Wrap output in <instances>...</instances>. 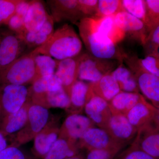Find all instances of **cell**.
<instances>
[{"instance_id":"4316f807","label":"cell","mask_w":159,"mask_h":159,"mask_svg":"<svg viewBox=\"0 0 159 159\" xmlns=\"http://www.w3.org/2000/svg\"><path fill=\"white\" fill-rule=\"evenodd\" d=\"M80 150L77 143L58 138L43 159H66L78 154Z\"/></svg>"},{"instance_id":"ee69618b","label":"cell","mask_w":159,"mask_h":159,"mask_svg":"<svg viewBox=\"0 0 159 159\" xmlns=\"http://www.w3.org/2000/svg\"><path fill=\"white\" fill-rule=\"evenodd\" d=\"M66 159H85V155L80 152L78 154Z\"/></svg>"},{"instance_id":"e0dca14e","label":"cell","mask_w":159,"mask_h":159,"mask_svg":"<svg viewBox=\"0 0 159 159\" xmlns=\"http://www.w3.org/2000/svg\"><path fill=\"white\" fill-rule=\"evenodd\" d=\"M87 116L95 125L105 129L112 116L108 102L93 93L86 103L84 107Z\"/></svg>"},{"instance_id":"603a6c76","label":"cell","mask_w":159,"mask_h":159,"mask_svg":"<svg viewBox=\"0 0 159 159\" xmlns=\"http://www.w3.org/2000/svg\"><path fill=\"white\" fill-rule=\"evenodd\" d=\"M42 2L31 1L28 11L24 17V26L30 32L38 31L45 23L49 15Z\"/></svg>"},{"instance_id":"d6a6232c","label":"cell","mask_w":159,"mask_h":159,"mask_svg":"<svg viewBox=\"0 0 159 159\" xmlns=\"http://www.w3.org/2000/svg\"><path fill=\"white\" fill-rule=\"evenodd\" d=\"M143 46L146 55L152 54L159 56V24L155 26L149 31Z\"/></svg>"},{"instance_id":"ac0fdd59","label":"cell","mask_w":159,"mask_h":159,"mask_svg":"<svg viewBox=\"0 0 159 159\" xmlns=\"http://www.w3.org/2000/svg\"><path fill=\"white\" fill-rule=\"evenodd\" d=\"M79 55L61 60H57L54 74L60 80L63 88L69 96L72 86L78 80Z\"/></svg>"},{"instance_id":"e575fe53","label":"cell","mask_w":159,"mask_h":159,"mask_svg":"<svg viewBox=\"0 0 159 159\" xmlns=\"http://www.w3.org/2000/svg\"><path fill=\"white\" fill-rule=\"evenodd\" d=\"M0 159H35L20 147L9 145L0 152Z\"/></svg>"},{"instance_id":"5b68a950","label":"cell","mask_w":159,"mask_h":159,"mask_svg":"<svg viewBox=\"0 0 159 159\" xmlns=\"http://www.w3.org/2000/svg\"><path fill=\"white\" fill-rule=\"evenodd\" d=\"M78 80L94 83L110 74L122 62L116 60L101 59L88 52L79 55Z\"/></svg>"},{"instance_id":"6da1fadb","label":"cell","mask_w":159,"mask_h":159,"mask_svg":"<svg viewBox=\"0 0 159 159\" xmlns=\"http://www.w3.org/2000/svg\"><path fill=\"white\" fill-rule=\"evenodd\" d=\"M77 24L80 37L88 53L97 58L123 61L126 54L117 44L97 31L92 18H83Z\"/></svg>"},{"instance_id":"4dcf8cb0","label":"cell","mask_w":159,"mask_h":159,"mask_svg":"<svg viewBox=\"0 0 159 159\" xmlns=\"http://www.w3.org/2000/svg\"><path fill=\"white\" fill-rule=\"evenodd\" d=\"M34 63L35 80L41 77L51 76L55 74L57 60L52 57L48 55L38 54L34 58Z\"/></svg>"},{"instance_id":"d6986e66","label":"cell","mask_w":159,"mask_h":159,"mask_svg":"<svg viewBox=\"0 0 159 159\" xmlns=\"http://www.w3.org/2000/svg\"><path fill=\"white\" fill-rule=\"evenodd\" d=\"M31 102L28 100L17 111L0 118V132L5 136L14 135L20 130L27 122Z\"/></svg>"},{"instance_id":"7bdbcfd3","label":"cell","mask_w":159,"mask_h":159,"mask_svg":"<svg viewBox=\"0 0 159 159\" xmlns=\"http://www.w3.org/2000/svg\"><path fill=\"white\" fill-rule=\"evenodd\" d=\"M7 137L0 132V152L9 145Z\"/></svg>"},{"instance_id":"9c48e42d","label":"cell","mask_w":159,"mask_h":159,"mask_svg":"<svg viewBox=\"0 0 159 159\" xmlns=\"http://www.w3.org/2000/svg\"><path fill=\"white\" fill-rule=\"evenodd\" d=\"M132 144L154 159H159V121L139 129Z\"/></svg>"},{"instance_id":"3957f363","label":"cell","mask_w":159,"mask_h":159,"mask_svg":"<svg viewBox=\"0 0 159 159\" xmlns=\"http://www.w3.org/2000/svg\"><path fill=\"white\" fill-rule=\"evenodd\" d=\"M35 49L22 54L0 73V85H27L35 79L34 58L38 54Z\"/></svg>"},{"instance_id":"ba28073f","label":"cell","mask_w":159,"mask_h":159,"mask_svg":"<svg viewBox=\"0 0 159 159\" xmlns=\"http://www.w3.org/2000/svg\"><path fill=\"white\" fill-rule=\"evenodd\" d=\"M60 126L57 116H50L48 123L34 139L31 152L35 159H43L59 137Z\"/></svg>"},{"instance_id":"8fae6325","label":"cell","mask_w":159,"mask_h":159,"mask_svg":"<svg viewBox=\"0 0 159 159\" xmlns=\"http://www.w3.org/2000/svg\"><path fill=\"white\" fill-rule=\"evenodd\" d=\"M116 25L128 36L142 45L145 44L149 33L148 29L142 21L127 11H120L114 16Z\"/></svg>"},{"instance_id":"74e56055","label":"cell","mask_w":159,"mask_h":159,"mask_svg":"<svg viewBox=\"0 0 159 159\" xmlns=\"http://www.w3.org/2000/svg\"><path fill=\"white\" fill-rule=\"evenodd\" d=\"M146 14L151 29L159 24V0L145 1Z\"/></svg>"},{"instance_id":"f1b7e54d","label":"cell","mask_w":159,"mask_h":159,"mask_svg":"<svg viewBox=\"0 0 159 159\" xmlns=\"http://www.w3.org/2000/svg\"><path fill=\"white\" fill-rule=\"evenodd\" d=\"M62 84L58 77L54 74L51 76L41 77L35 80L29 88V93H45L62 88Z\"/></svg>"},{"instance_id":"7c38bea8","label":"cell","mask_w":159,"mask_h":159,"mask_svg":"<svg viewBox=\"0 0 159 159\" xmlns=\"http://www.w3.org/2000/svg\"><path fill=\"white\" fill-rule=\"evenodd\" d=\"M95 125L87 116L79 114H70L60 126L58 138L77 143L85 132Z\"/></svg>"},{"instance_id":"d590c367","label":"cell","mask_w":159,"mask_h":159,"mask_svg":"<svg viewBox=\"0 0 159 159\" xmlns=\"http://www.w3.org/2000/svg\"><path fill=\"white\" fill-rule=\"evenodd\" d=\"M123 148H114L87 151L85 159H113Z\"/></svg>"},{"instance_id":"836d02e7","label":"cell","mask_w":159,"mask_h":159,"mask_svg":"<svg viewBox=\"0 0 159 159\" xmlns=\"http://www.w3.org/2000/svg\"><path fill=\"white\" fill-rule=\"evenodd\" d=\"M20 0H0V26L6 25L16 13Z\"/></svg>"},{"instance_id":"7402d4cb","label":"cell","mask_w":159,"mask_h":159,"mask_svg":"<svg viewBox=\"0 0 159 159\" xmlns=\"http://www.w3.org/2000/svg\"><path fill=\"white\" fill-rule=\"evenodd\" d=\"M54 23L52 16L49 14L45 23L38 31L32 33L25 30L17 34L26 47L34 49L42 45L52 36L54 31Z\"/></svg>"},{"instance_id":"ab89813d","label":"cell","mask_w":159,"mask_h":159,"mask_svg":"<svg viewBox=\"0 0 159 159\" xmlns=\"http://www.w3.org/2000/svg\"><path fill=\"white\" fill-rule=\"evenodd\" d=\"M80 9L84 17H92L97 12V0H78Z\"/></svg>"},{"instance_id":"f546056e","label":"cell","mask_w":159,"mask_h":159,"mask_svg":"<svg viewBox=\"0 0 159 159\" xmlns=\"http://www.w3.org/2000/svg\"><path fill=\"white\" fill-rule=\"evenodd\" d=\"M122 7L125 11L142 21L148 29L151 30L146 14L145 1L143 0H122Z\"/></svg>"},{"instance_id":"1f68e13d","label":"cell","mask_w":159,"mask_h":159,"mask_svg":"<svg viewBox=\"0 0 159 159\" xmlns=\"http://www.w3.org/2000/svg\"><path fill=\"white\" fill-rule=\"evenodd\" d=\"M125 11L122 1L119 0H99L97 12L92 17H104L116 15L120 11Z\"/></svg>"},{"instance_id":"cb8c5ba5","label":"cell","mask_w":159,"mask_h":159,"mask_svg":"<svg viewBox=\"0 0 159 159\" xmlns=\"http://www.w3.org/2000/svg\"><path fill=\"white\" fill-rule=\"evenodd\" d=\"M142 94L121 91L108 102L112 114H126L139 102Z\"/></svg>"},{"instance_id":"52a82bcc","label":"cell","mask_w":159,"mask_h":159,"mask_svg":"<svg viewBox=\"0 0 159 159\" xmlns=\"http://www.w3.org/2000/svg\"><path fill=\"white\" fill-rule=\"evenodd\" d=\"M29 91L25 85H0V118L21 108L28 100Z\"/></svg>"},{"instance_id":"484cf974","label":"cell","mask_w":159,"mask_h":159,"mask_svg":"<svg viewBox=\"0 0 159 159\" xmlns=\"http://www.w3.org/2000/svg\"><path fill=\"white\" fill-rule=\"evenodd\" d=\"M97 31L108 38L115 43L122 41L125 37L124 32L117 27L114 21V16L104 17H91Z\"/></svg>"},{"instance_id":"8992f818","label":"cell","mask_w":159,"mask_h":159,"mask_svg":"<svg viewBox=\"0 0 159 159\" xmlns=\"http://www.w3.org/2000/svg\"><path fill=\"white\" fill-rule=\"evenodd\" d=\"M139 59L127 55L124 59L135 78L139 91L152 105L159 109V77L145 71L139 63Z\"/></svg>"},{"instance_id":"83f0119b","label":"cell","mask_w":159,"mask_h":159,"mask_svg":"<svg viewBox=\"0 0 159 159\" xmlns=\"http://www.w3.org/2000/svg\"><path fill=\"white\" fill-rule=\"evenodd\" d=\"M116 80L121 91L127 93H139L135 78L129 68L122 63L110 73Z\"/></svg>"},{"instance_id":"2e32d148","label":"cell","mask_w":159,"mask_h":159,"mask_svg":"<svg viewBox=\"0 0 159 159\" xmlns=\"http://www.w3.org/2000/svg\"><path fill=\"white\" fill-rule=\"evenodd\" d=\"M126 118L137 130L154 121H159V109L146 101L142 95L139 102L126 114Z\"/></svg>"},{"instance_id":"f6af8a7d","label":"cell","mask_w":159,"mask_h":159,"mask_svg":"<svg viewBox=\"0 0 159 159\" xmlns=\"http://www.w3.org/2000/svg\"><path fill=\"white\" fill-rule=\"evenodd\" d=\"M1 39H2V35L0 34V42H1Z\"/></svg>"},{"instance_id":"9a60e30c","label":"cell","mask_w":159,"mask_h":159,"mask_svg":"<svg viewBox=\"0 0 159 159\" xmlns=\"http://www.w3.org/2000/svg\"><path fill=\"white\" fill-rule=\"evenodd\" d=\"M54 22L69 21L76 24L84 18L80 9L78 0L47 1Z\"/></svg>"},{"instance_id":"8d00e7d4","label":"cell","mask_w":159,"mask_h":159,"mask_svg":"<svg viewBox=\"0 0 159 159\" xmlns=\"http://www.w3.org/2000/svg\"><path fill=\"white\" fill-rule=\"evenodd\" d=\"M113 159H154L139 149L136 145L130 146L123 151L120 152Z\"/></svg>"},{"instance_id":"f35d334b","label":"cell","mask_w":159,"mask_h":159,"mask_svg":"<svg viewBox=\"0 0 159 159\" xmlns=\"http://www.w3.org/2000/svg\"><path fill=\"white\" fill-rule=\"evenodd\" d=\"M159 56L155 55H146L143 59H139L141 66L145 71L159 77Z\"/></svg>"},{"instance_id":"d4e9b609","label":"cell","mask_w":159,"mask_h":159,"mask_svg":"<svg viewBox=\"0 0 159 159\" xmlns=\"http://www.w3.org/2000/svg\"><path fill=\"white\" fill-rule=\"evenodd\" d=\"M91 84L93 93L108 102L121 91L116 80L110 74Z\"/></svg>"},{"instance_id":"ffe728a7","label":"cell","mask_w":159,"mask_h":159,"mask_svg":"<svg viewBox=\"0 0 159 159\" xmlns=\"http://www.w3.org/2000/svg\"><path fill=\"white\" fill-rule=\"evenodd\" d=\"M29 98L31 103L41 106L48 109L60 108L66 110L70 103V97L63 88L45 93H29Z\"/></svg>"},{"instance_id":"7a4b0ae2","label":"cell","mask_w":159,"mask_h":159,"mask_svg":"<svg viewBox=\"0 0 159 159\" xmlns=\"http://www.w3.org/2000/svg\"><path fill=\"white\" fill-rule=\"evenodd\" d=\"M82 48V41L75 29L66 24L54 31L43 44L34 49L39 54L59 61L78 56Z\"/></svg>"},{"instance_id":"4fadbf2b","label":"cell","mask_w":159,"mask_h":159,"mask_svg":"<svg viewBox=\"0 0 159 159\" xmlns=\"http://www.w3.org/2000/svg\"><path fill=\"white\" fill-rule=\"evenodd\" d=\"M80 150L124 148L125 146L116 142L104 129L94 126L89 128L78 142Z\"/></svg>"},{"instance_id":"bcb514c9","label":"cell","mask_w":159,"mask_h":159,"mask_svg":"<svg viewBox=\"0 0 159 159\" xmlns=\"http://www.w3.org/2000/svg\"><path fill=\"white\" fill-rule=\"evenodd\" d=\"M1 107H0V116H1Z\"/></svg>"},{"instance_id":"44dd1931","label":"cell","mask_w":159,"mask_h":159,"mask_svg":"<svg viewBox=\"0 0 159 159\" xmlns=\"http://www.w3.org/2000/svg\"><path fill=\"white\" fill-rule=\"evenodd\" d=\"M92 93L90 83H86L78 80L71 88L69 95L70 103L66 110L70 115L80 114Z\"/></svg>"},{"instance_id":"277c9868","label":"cell","mask_w":159,"mask_h":159,"mask_svg":"<svg viewBox=\"0 0 159 159\" xmlns=\"http://www.w3.org/2000/svg\"><path fill=\"white\" fill-rule=\"evenodd\" d=\"M50 117L48 109L31 102L25 124L20 130L13 135L9 145L20 147L31 142L44 127Z\"/></svg>"},{"instance_id":"30bf717a","label":"cell","mask_w":159,"mask_h":159,"mask_svg":"<svg viewBox=\"0 0 159 159\" xmlns=\"http://www.w3.org/2000/svg\"><path fill=\"white\" fill-rule=\"evenodd\" d=\"M1 35L0 73L21 56L26 47L21 39L12 31H8Z\"/></svg>"},{"instance_id":"b9f144b4","label":"cell","mask_w":159,"mask_h":159,"mask_svg":"<svg viewBox=\"0 0 159 159\" xmlns=\"http://www.w3.org/2000/svg\"><path fill=\"white\" fill-rule=\"evenodd\" d=\"M31 1L20 0V2L18 4L16 7V13L24 18L28 11L30 6Z\"/></svg>"},{"instance_id":"60d3db41","label":"cell","mask_w":159,"mask_h":159,"mask_svg":"<svg viewBox=\"0 0 159 159\" xmlns=\"http://www.w3.org/2000/svg\"><path fill=\"white\" fill-rule=\"evenodd\" d=\"M6 25L12 32L19 34L25 30L24 18L15 13L9 19Z\"/></svg>"},{"instance_id":"5bb4252c","label":"cell","mask_w":159,"mask_h":159,"mask_svg":"<svg viewBox=\"0 0 159 159\" xmlns=\"http://www.w3.org/2000/svg\"><path fill=\"white\" fill-rule=\"evenodd\" d=\"M112 139L120 145H126L134 139L138 130L121 114H112L105 129Z\"/></svg>"}]
</instances>
